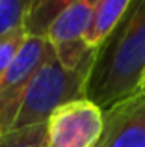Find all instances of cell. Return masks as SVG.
<instances>
[{"instance_id": "cell-1", "label": "cell", "mask_w": 145, "mask_h": 147, "mask_svg": "<svg viewBox=\"0 0 145 147\" xmlns=\"http://www.w3.org/2000/svg\"><path fill=\"white\" fill-rule=\"evenodd\" d=\"M145 80V0H132L104 45L86 82V99L101 110L142 93Z\"/></svg>"}, {"instance_id": "cell-2", "label": "cell", "mask_w": 145, "mask_h": 147, "mask_svg": "<svg viewBox=\"0 0 145 147\" xmlns=\"http://www.w3.org/2000/svg\"><path fill=\"white\" fill-rule=\"evenodd\" d=\"M93 61L95 60L84 63L75 71H69L62 67V63L52 54L37 69V73L26 86L13 129L45 125L52 112L58 110L60 106L72 100L86 99V82L93 67Z\"/></svg>"}, {"instance_id": "cell-3", "label": "cell", "mask_w": 145, "mask_h": 147, "mask_svg": "<svg viewBox=\"0 0 145 147\" xmlns=\"http://www.w3.org/2000/svg\"><path fill=\"white\" fill-rule=\"evenodd\" d=\"M54 54L43 37H26L7 71L0 78V130L13 129L22 93L37 69Z\"/></svg>"}, {"instance_id": "cell-4", "label": "cell", "mask_w": 145, "mask_h": 147, "mask_svg": "<svg viewBox=\"0 0 145 147\" xmlns=\"http://www.w3.org/2000/svg\"><path fill=\"white\" fill-rule=\"evenodd\" d=\"M91 13L93 0H71L47 34V41L54 50L56 60L69 71L82 67L97 56V50H89L86 45Z\"/></svg>"}, {"instance_id": "cell-5", "label": "cell", "mask_w": 145, "mask_h": 147, "mask_svg": "<svg viewBox=\"0 0 145 147\" xmlns=\"http://www.w3.org/2000/svg\"><path fill=\"white\" fill-rule=\"evenodd\" d=\"M104 127V112L87 99L52 112L47 121V147H95Z\"/></svg>"}, {"instance_id": "cell-6", "label": "cell", "mask_w": 145, "mask_h": 147, "mask_svg": "<svg viewBox=\"0 0 145 147\" xmlns=\"http://www.w3.org/2000/svg\"><path fill=\"white\" fill-rule=\"evenodd\" d=\"M104 112V127L95 147H145V93Z\"/></svg>"}, {"instance_id": "cell-7", "label": "cell", "mask_w": 145, "mask_h": 147, "mask_svg": "<svg viewBox=\"0 0 145 147\" xmlns=\"http://www.w3.org/2000/svg\"><path fill=\"white\" fill-rule=\"evenodd\" d=\"M130 4L132 0H93V13L86 34L87 49L99 50L108 41V37L119 26L121 19L130 7Z\"/></svg>"}, {"instance_id": "cell-8", "label": "cell", "mask_w": 145, "mask_h": 147, "mask_svg": "<svg viewBox=\"0 0 145 147\" xmlns=\"http://www.w3.org/2000/svg\"><path fill=\"white\" fill-rule=\"evenodd\" d=\"M69 2L71 0H30L24 17V26H22L24 36L47 39L52 22L69 6Z\"/></svg>"}, {"instance_id": "cell-9", "label": "cell", "mask_w": 145, "mask_h": 147, "mask_svg": "<svg viewBox=\"0 0 145 147\" xmlns=\"http://www.w3.org/2000/svg\"><path fill=\"white\" fill-rule=\"evenodd\" d=\"M0 147H47V123L0 130Z\"/></svg>"}, {"instance_id": "cell-10", "label": "cell", "mask_w": 145, "mask_h": 147, "mask_svg": "<svg viewBox=\"0 0 145 147\" xmlns=\"http://www.w3.org/2000/svg\"><path fill=\"white\" fill-rule=\"evenodd\" d=\"M30 0H0V39L22 32Z\"/></svg>"}, {"instance_id": "cell-11", "label": "cell", "mask_w": 145, "mask_h": 147, "mask_svg": "<svg viewBox=\"0 0 145 147\" xmlns=\"http://www.w3.org/2000/svg\"><path fill=\"white\" fill-rule=\"evenodd\" d=\"M24 39H26L24 32H19V34H13V36H9V37L0 39V78H2L4 73L7 71V67H9V63L13 61L15 54L19 52V49H21V45H22Z\"/></svg>"}, {"instance_id": "cell-12", "label": "cell", "mask_w": 145, "mask_h": 147, "mask_svg": "<svg viewBox=\"0 0 145 147\" xmlns=\"http://www.w3.org/2000/svg\"><path fill=\"white\" fill-rule=\"evenodd\" d=\"M142 93H145V80H143V86H142Z\"/></svg>"}]
</instances>
